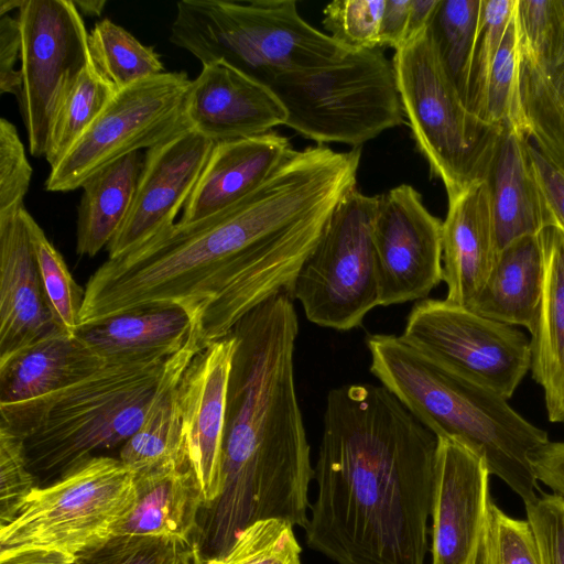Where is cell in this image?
Returning <instances> with one entry per match:
<instances>
[{
    "mask_svg": "<svg viewBox=\"0 0 564 564\" xmlns=\"http://www.w3.org/2000/svg\"><path fill=\"white\" fill-rule=\"evenodd\" d=\"M26 224L34 248L39 274L50 312L63 332L76 334L85 297L62 254L47 239L35 219L26 213Z\"/></svg>",
    "mask_w": 564,
    "mask_h": 564,
    "instance_id": "d590c367",
    "label": "cell"
},
{
    "mask_svg": "<svg viewBox=\"0 0 564 564\" xmlns=\"http://www.w3.org/2000/svg\"><path fill=\"white\" fill-rule=\"evenodd\" d=\"M214 145L188 126L145 151L131 208L107 246L108 259L124 254L175 224Z\"/></svg>",
    "mask_w": 564,
    "mask_h": 564,
    "instance_id": "2e32d148",
    "label": "cell"
},
{
    "mask_svg": "<svg viewBox=\"0 0 564 564\" xmlns=\"http://www.w3.org/2000/svg\"><path fill=\"white\" fill-rule=\"evenodd\" d=\"M400 337L451 371L509 399L531 369L524 333L444 300L411 308Z\"/></svg>",
    "mask_w": 564,
    "mask_h": 564,
    "instance_id": "7c38bea8",
    "label": "cell"
},
{
    "mask_svg": "<svg viewBox=\"0 0 564 564\" xmlns=\"http://www.w3.org/2000/svg\"><path fill=\"white\" fill-rule=\"evenodd\" d=\"M134 506L113 536L194 541L205 501L188 465L170 462L134 473Z\"/></svg>",
    "mask_w": 564,
    "mask_h": 564,
    "instance_id": "cb8c5ba5",
    "label": "cell"
},
{
    "mask_svg": "<svg viewBox=\"0 0 564 564\" xmlns=\"http://www.w3.org/2000/svg\"><path fill=\"white\" fill-rule=\"evenodd\" d=\"M488 178L499 251L555 224L535 180L525 135L503 130Z\"/></svg>",
    "mask_w": 564,
    "mask_h": 564,
    "instance_id": "484cf974",
    "label": "cell"
},
{
    "mask_svg": "<svg viewBox=\"0 0 564 564\" xmlns=\"http://www.w3.org/2000/svg\"><path fill=\"white\" fill-rule=\"evenodd\" d=\"M170 41L202 65L224 63L268 87L285 74L332 66L350 52L307 23L294 0H183Z\"/></svg>",
    "mask_w": 564,
    "mask_h": 564,
    "instance_id": "5b68a950",
    "label": "cell"
},
{
    "mask_svg": "<svg viewBox=\"0 0 564 564\" xmlns=\"http://www.w3.org/2000/svg\"><path fill=\"white\" fill-rule=\"evenodd\" d=\"M21 26L19 19L11 15L0 18V93L22 97V74L14 68L21 58Z\"/></svg>",
    "mask_w": 564,
    "mask_h": 564,
    "instance_id": "ee69618b",
    "label": "cell"
},
{
    "mask_svg": "<svg viewBox=\"0 0 564 564\" xmlns=\"http://www.w3.org/2000/svg\"><path fill=\"white\" fill-rule=\"evenodd\" d=\"M404 117L431 175L447 197L488 178L502 128L466 106L448 75L429 29L395 51L392 59Z\"/></svg>",
    "mask_w": 564,
    "mask_h": 564,
    "instance_id": "52a82bcc",
    "label": "cell"
},
{
    "mask_svg": "<svg viewBox=\"0 0 564 564\" xmlns=\"http://www.w3.org/2000/svg\"><path fill=\"white\" fill-rule=\"evenodd\" d=\"M76 8L78 11L85 15L89 17H99L105 6L107 4V1L104 0H79L74 1Z\"/></svg>",
    "mask_w": 564,
    "mask_h": 564,
    "instance_id": "f907efd6",
    "label": "cell"
},
{
    "mask_svg": "<svg viewBox=\"0 0 564 564\" xmlns=\"http://www.w3.org/2000/svg\"><path fill=\"white\" fill-rule=\"evenodd\" d=\"M193 542L116 535L78 555L74 564H187Z\"/></svg>",
    "mask_w": 564,
    "mask_h": 564,
    "instance_id": "74e56055",
    "label": "cell"
},
{
    "mask_svg": "<svg viewBox=\"0 0 564 564\" xmlns=\"http://www.w3.org/2000/svg\"><path fill=\"white\" fill-rule=\"evenodd\" d=\"M116 93L90 63L54 116L44 156L51 169L95 122Z\"/></svg>",
    "mask_w": 564,
    "mask_h": 564,
    "instance_id": "d6a6232c",
    "label": "cell"
},
{
    "mask_svg": "<svg viewBox=\"0 0 564 564\" xmlns=\"http://www.w3.org/2000/svg\"><path fill=\"white\" fill-rule=\"evenodd\" d=\"M232 333L199 351L180 383L186 455L205 508L220 495L227 390L235 352Z\"/></svg>",
    "mask_w": 564,
    "mask_h": 564,
    "instance_id": "ac0fdd59",
    "label": "cell"
},
{
    "mask_svg": "<svg viewBox=\"0 0 564 564\" xmlns=\"http://www.w3.org/2000/svg\"><path fill=\"white\" fill-rule=\"evenodd\" d=\"M75 560L68 554L43 549L0 554V564H74Z\"/></svg>",
    "mask_w": 564,
    "mask_h": 564,
    "instance_id": "c3c4849f",
    "label": "cell"
},
{
    "mask_svg": "<svg viewBox=\"0 0 564 564\" xmlns=\"http://www.w3.org/2000/svg\"><path fill=\"white\" fill-rule=\"evenodd\" d=\"M482 11L484 0H440L429 26L442 63L466 106Z\"/></svg>",
    "mask_w": 564,
    "mask_h": 564,
    "instance_id": "4dcf8cb0",
    "label": "cell"
},
{
    "mask_svg": "<svg viewBox=\"0 0 564 564\" xmlns=\"http://www.w3.org/2000/svg\"><path fill=\"white\" fill-rule=\"evenodd\" d=\"M544 280L538 317L531 329V371L541 386L549 420L564 424V229L539 234Z\"/></svg>",
    "mask_w": 564,
    "mask_h": 564,
    "instance_id": "d4e9b609",
    "label": "cell"
},
{
    "mask_svg": "<svg viewBox=\"0 0 564 564\" xmlns=\"http://www.w3.org/2000/svg\"><path fill=\"white\" fill-rule=\"evenodd\" d=\"M442 227L411 185L379 196L372 238L380 306L425 300L443 281Z\"/></svg>",
    "mask_w": 564,
    "mask_h": 564,
    "instance_id": "5bb4252c",
    "label": "cell"
},
{
    "mask_svg": "<svg viewBox=\"0 0 564 564\" xmlns=\"http://www.w3.org/2000/svg\"><path fill=\"white\" fill-rule=\"evenodd\" d=\"M88 44L94 67L117 91L165 72L153 46L142 44L109 19L93 26Z\"/></svg>",
    "mask_w": 564,
    "mask_h": 564,
    "instance_id": "1f68e13d",
    "label": "cell"
},
{
    "mask_svg": "<svg viewBox=\"0 0 564 564\" xmlns=\"http://www.w3.org/2000/svg\"><path fill=\"white\" fill-rule=\"evenodd\" d=\"M188 126L215 143L284 126L286 111L270 87L224 63L203 65L186 102Z\"/></svg>",
    "mask_w": 564,
    "mask_h": 564,
    "instance_id": "ffe728a7",
    "label": "cell"
},
{
    "mask_svg": "<svg viewBox=\"0 0 564 564\" xmlns=\"http://www.w3.org/2000/svg\"><path fill=\"white\" fill-rule=\"evenodd\" d=\"M411 0H384L380 22L381 47H402L406 41Z\"/></svg>",
    "mask_w": 564,
    "mask_h": 564,
    "instance_id": "7dc6e473",
    "label": "cell"
},
{
    "mask_svg": "<svg viewBox=\"0 0 564 564\" xmlns=\"http://www.w3.org/2000/svg\"><path fill=\"white\" fill-rule=\"evenodd\" d=\"M143 160L141 152L131 153L83 184L76 229L78 254L96 256L118 232L131 208Z\"/></svg>",
    "mask_w": 564,
    "mask_h": 564,
    "instance_id": "f546056e",
    "label": "cell"
},
{
    "mask_svg": "<svg viewBox=\"0 0 564 564\" xmlns=\"http://www.w3.org/2000/svg\"><path fill=\"white\" fill-rule=\"evenodd\" d=\"M370 372L437 437L455 440L485 462L524 505L538 497L530 455L549 442L545 431L498 393L430 359L400 336L366 339Z\"/></svg>",
    "mask_w": 564,
    "mask_h": 564,
    "instance_id": "277c9868",
    "label": "cell"
},
{
    "mask_svg": "<svg viewBox=\"0 0 564 564\" xmlns=\"http://www.w3.org/2000/svg\"><path fill=\"white\" fill-rule=\"evenodd\" d=\"M293 151L288 138L264 134L215 143L178 221L193 223L254 192Z\"/></svg>",
    "mask_w": 564,
    "mask_h": 564,
    "instance_id": "603a6c76",
    "label": "cell"
},
{
    "mask_svg": "<svg viewBox=\"0 0 564 564\" xmlns=\"http://www.w3.org/2000/svg\"><path fill=\"white\" fill-rule=\"evenodd\" d=\"M293 528L278 519L254 522L219 555H205L193 542L187 564H302V549Z\"/></svg>",
    "mask_w": 564,
    "mask_h": 564,
    "instance_id": "e575fe53",
    "label": "cell"
},
{
    "mask_svg": "<svg viewBox=\"0 0 564 564\" xmlns=\"http://www.w3.org/2000/svg\"><path fill=\"white\" fill-rule=\"evenodd\" d=\"M202 350L193 326L184 346L164 361L143 424L119 452V459L133 473L170 462L188 465L178 390L187 367Z\"/></svg>",
    "mask_w": 564,
    "mask_h": 564,
    "instance_id": "83f0119b",
    "label": "cell"
},
{
    "mask_svg": "<svg viewBox=\"0 0 564 564\" xmlns=\"http://www.w3.org/2000/svg\"><path fill=\"white\" fill-rule=\"evenodd\" d=\"M440 0H411L405 44L423 34L430 26Z\"/></svg>",
    "mask_w": 564,
    "mask_h": 564,
    "instance_id": "681fc988",
    "label": "cell"
},
{
    "mask_svg": "<svg viewBox=\"0 0 564 564\" xmlns=\"http://www.w3.org/2000/svg\"><path fill=\"white\" fill-rule=\"evenodd\" d=\"M384 0H336L324 8L322 23L348 51L378 48Z\"/></svg>",
    "mask_w": 564,
    "mask_h": 564,
    "instance_id": "f35d334b",
    "label": "cell"
},
{
    "mask_svg": "<svg viewBox=\"0 0 564 564\" xmlns=\"http://www.w3.org/2000/svg\"><path fill=\"white\" fill-rule=\"evenodd\" d=\"M361 151L293 150L251 194L177 221L89 278L82 325L151 305L183 307L203 348L248 312L290 293L334 209L357 185Z\"/></svg>",
    "mask_w": 564,
    "mask_h": 564,
    "instance_id": "6da1fadb",
    "label": "cell"
},
{
    "mask_svg": "<svg viewBox=\"0 0 564 564\" xmlns=\"http://www.w3.org/2000/svg\"><path fill=\"white\" fill-rule=\"evenodd\" d=\"M442 246L445 300L469 308L499 253L489 178L476 180L448 198Z\"/></svg>",
    "mask_w": 564,
    "mask_h": 564,
    "instance_id": "7402d4cb",
    "label": "cell"
},
{
    "mask_svg": "<svg viewBox=\"0 0 564 564\" xmlns=\"http://www.w3.org/2000/svg\"><path fill=\"white\" fill-rule=\"evenodd\" d=\"M193 329L188 313L176 305H151L82 325L76 335L106 362L166 359Z\"/></svg>",
    "mask_w": 564,
    "mask_h": 564,
    "instance_id": "4316f807",
    "label": "cell"
},
{
    "mask_svg": "<svg viewBox=\"0 0 564 564\" xmlns=\"http://www.w3.org/2000/svg\"><path fill=\"white\" fill-rule=\"evenodd\" d=\"M517 17L528 139L564 172V0H519Z\"/></svg>",
    "mask_w": 564,
    "mask_h": 564,
    "instance_id": "9a60e30c",
    "label": "cell"
},
{
    "mask_svg": "<svg viewBox=\"0 0 564 564\" xmlns=\"http://www.w3.org/2000/svg\"><path fill=\"white\" fill-rule=\"evenodd\" d=\"M26 213L0 217V362L62 330L46 303Z\"/></svg>",
    "mask_w": 564,
    "mask_h": 564,
    "instance_id": "44dd1931",
    "label": "cell"
},
{
    "mask_svg": "<svg viewBox=\"0 0 564 564\" xmlns=\"http://www.w3.org/2000/svg\"><path fill=\"white\" fill-rule=\"evenodd\" d=\"M438 437L388 389L326 398L310 549L336 564H425Z\"/></svg>",
    "mask_w": 564,
    "mask_h": 564,
    "instance_id": "7a4b0ae2",
    "label": "cell"
},
{
    "mask_svg": "<svg viewBox=\"0 0 564 564\" xmlns=\"http://www.w3.org/2000/svg\"><path fill=\"white\" fill-rule=\"evenodd\" d=\"M135 498L134 473L126 464L93 456L32 490L0 528V554L43 549L76 558L113 536Z\"/></svg>",
    "mask_w": 564,
    "mask_h": 564,
    "instance_id": "9c48e42d",
    "label": "cell"
},
{
    "mask_svg": "<svg viewBox=\"0 0 564 564\" xmlns=\"http://www.w3.org/2000/svg\"><path fill=\"white\" fill-rule=\"evenodd\" d=\"M185 72H164L118 90L45 181L48 192L77 189L94 174L188 127Z\"/></svg>",
    "mask_w": 564,
    "mask_h": 564,
    "instance_id": "8fae6325",
    "label": "cell"
},
{
    "mask_svg": "<svg viewBox=\"0 0 564 564\" xmlns=\"http://www.w3.org/2000/svg\"><path fill=\"white\" fill-rule=\"evenodd\" d=\"M24 0H0V18L9 15V12L22 7Z\"/></svg>",
    "mask_w": 564,
    "mask_h": 564,
    "instance_id": "816d5d0a",
    "label": "cell"
},
{
    "mask_svg": "<svg viewBox=\"0 0 564 564\" xmlns=\"http://www.w3.org/2000/svg\"><path fill=\"white\" fill-rule=\"evenodd\" d=\"M21 26L22 97L29 150L45 156L54 116L90 65L87 29L72 0H24Z\"/></svg>",
    "mask_w": 564,
    "mask_h": 564,
    "instance_id": "4fadbf2b",
    "label": "cell"
},
{
    "mask_svg": "<svg viewBox=\"0 0 564 564\" xmlns=\"http://www.w3.org/2000/svg\"><path fill=\"white\" fill-rule=\"evenodd\" d=\"M528 153L538 185L554 215V225L564 229V172L545 158L529 139Z\"/></svg>",
    "mask_w": 564,
    "mask_h": 564,
    "instance_id": "f6af8a7d",
    "label": "cell"
},
{
    "mask_svg": "<svg viewBox=\"0 0 564 564\" xmlns=\"http://www.w3.org/2000/svg\"><path fill=\"white\" fill-rule=\"evenodd\" d=\"M477 564H543L530 522L507 516L490 501Z\"/></svg>",
    "mask_w": 564,
    "mask_h": 564,
    "instance_id": "8d00e7d4",
    "label": "cell"
},
{
    "mask_svg": "<svg viewBox=\"0 0 564 564\" xmlns=\"http://www.w3.org/2000/svg\"><path fill=\"white\" fill-rule=\"evenodd\" d=\"M543 280L540 237H522L499 251L484 288L468 310L531 332L540 308Z\"/></svg>",
    "mask_w": 564,
    "mask_h": 564,
    "instance_id": "f1b7e54d",
    "label": "cell"
},
{
    "mask_svg": "<svg viewBox=\"0 0 564 564\" xmlns=\"http://www.w3.org/2000/svg\"><path fill=\"white\" fill-rule=\"evenodd\" d=\"M379 196L357 186L334 209L290 294L321 327L350 330L379 305L373 223Z\"/></svg>",
    "mask_w": 564,
    "mask_h": 564,
    "instance_id": "30bf717a",
    "label": "cell"
},
{
    "mask_svg": "<svg viewBox=\"0 0 564 564\" xmlns=\"http://www.w3.org/2000/svg\"><path fill=\"white\" fill-rule=\"evenodd\" d=\"M480 119L528 138L520 93V29L517 6L490 72Z\"/></svg>",
    "mask_w": 564,
    "mask_h": 564,
    "instance_id": "836d02e7",
    "label": "cell"
},
{
    "mask_svg": "<svg viewBox=\"0 0 564 564\" xmlns=\"http://www.w3.org/2000/svg\"><path fill=\"white\" fill-rule=\"evenodd\" d=\"M516 6L517 0H484L481 31L473 63L467 98L468 109L479 119L490 72Z\"/></svg>",
    "mask_w": 564,
    "mask_h": 564,
    "instance_id": "ab89813d",
    "label": "cell"
},
{
    "mask_svg": "<svg viewBox=\"0 0 564 564\" xmlns=\"http://www.w3.org/2000/svg\"><path fill=\"white\" fill-rule=\"evenodd\" d=\"M536 481L564 500V442H546L530 455Z\"/></svg>",
    "mask_w": 564,
    "mask_h": 564,
    "instance_id": "bcb514c9",
    "label": "cell"
},
{
    "mask_svg": "<svg viewBox=\"0 0 564 564\" xmlns=\"http://www.w3.org/2000/svg\"><path fill=\"white\" fill-rule=\"evenodd\" d=\"M489 475L482 458L464 444L438 437L431 564H477L491 501Z\"/></svg>",
    "mask_w": 564,
    "mask_h": 564,
    "instance_id": "e0dca14e",
    "label": "cell"
},
{
    "mask_svg": "<svg viewBox=\"0 0 564 564\" xmlns=\"http://www.w3.org/2000/svg\"><path fill=\"white\" fill-rule=\"evenodd\" d=\"M37 486L28 463L24 438L0 426V528L15 517Z\"/></svg>",
    "mask_w": 564,
    "mask_h": 564,
    "instance_id": "60d3db41",
    "label": "cell"
},
{
    "mask_svg": "<svg viewBox=\"0 0 564 564\" xmlns=\"http://www.w3.org/2000/svg\"><path fill=\"white\" fill-rule=\"evenodd\" d=\"M106 361L76 334L57 332L0 362V426L23 438L51 397Z\"/></svg>",
    "mask_w": 564,
    "mask_h": 564,
    "instance_id": "d6986e66",
    "label": "cell"
},
{
    "mask_svg": "<svg viewBox=\"0 0 564 564\" xmlns=\"http://www.w3.org/2000/svg\"><path fill=\"white\" fill-rule=\"evenodd\" d=\"M293 301L282 291L231 329L221 491L203 509L196 533L206 555L223 554L261 520L307 527L314 467L295 389Z\"/></svg>",
    "mask_w": 564,
    "mask_h": 564,
    "instance_id": "3957f363",
    "label": "cell"
},
{
    "mask_svg": "<svg viewBox=\"0 0 564 564\" xmlns=\"http://www.w3.org/2000/svg\"><path fill=\"white\" fill-rule=\"evenodd\" d=\"M166 359L106 362L45 401L24 438L33 474L58 478L122 446L143 424Z\"/></svg>",
    "mask_w": 564,
    "mask_h": 564,
    "instance_id": "8992f818",
    "label": "cell"
},
{
    "mask_svg": "<svg viewBox=\"0 0 564 564\" xmlns=\"http://www.w3.org/2000/svg\"><path fill=\"white\" fill-rule=\"evenodd\" d=\"M31 176L32 167L17 128L6 118H1L0 217L14 215L24 208Z\"/></svg>",
    "mask_w": 564,
    "mask_h": 564,
    "instance_id": "b9f144b4",
    "label": "cell"
},
{
    "mask_svg": "<svg viewBox=\"0 0 564 564\" xmlns=\"http://www.w3.org/2000/svg\"><path fill=\"white\" fill-rule=\"evenodd\" d=\"M302 137L359 148L405 120L392 62L381 47L350 51L324 68L293 72L270 86Z\"/></svg>",
    "mask_w": 564,
    "mask_h": 564,
    "instance_id": "ba28073f",
    "label": "cell"
},
{
    "mask_svg": "<svg viewBox=\"0 0 564 564\" xmlns=\"http://www.w3.org/2000/svg\"><path fill=\"white\" fill-rule=\"evenodd\" d=\"M543 564H564V500L544 495L527 505Z\"/></svg>",
    "mask_w": 564,
    "mask_h": 564,
    "instance_id": "7bdbcfd3",
    "label": "cell"
}]
</instances>
